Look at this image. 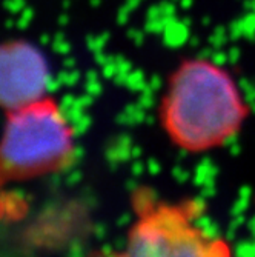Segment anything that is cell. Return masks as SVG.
<instances>
[{"mask_svg":"<svg viewBox=\"0 0 255 257\" xmlns=\"http://www.w3.org/2000/svg\"><path fill=\"white\" fill-rule=\"evenodd\" d=\"M198 216L191 202L143 200L122 248L103 257H230L227 243Z\"/></svg>","mask_w":255,"mask_h":257,"instance_id":"obj_2","label":"cell"},{"mask_svg":"<svg viewBox=\"0 0 255 257\" xmlns=\"http://www.w3.org/2000/svg\"><path fill=\"white\" fill-rule=\"evenodd\" d=\"M230 257H232V255H230Z\"/></svg>","mask_w":255,"mask_h":257,"instance_id":"obj_5","label":"cell"},{"mask_svg":"<svg viewBox=\"0 0 255 257\" xmlns=\"http://www.w3.org/2000/svg\"><path fill=\"white\" fill-rule=\"evenodd\" d=\"M50 66L43 53L28 42L0 45V106L8 112L46 99Z\"/></svg>","mask_w":255,"mask_h":257,"instance_id":"obj_4","label":"cell"},{"mask_svg":"<svg viewBox=\"0 0 255 257\" xmlns=\"http://www.w3.org/2000/svg\"><path fill=\"white\" fill-rule=\"evenodd\" d=\"M246 114L232 77L206 60H192L178 68L161 111L166 134L188 153L223 147L240 131Z\"/></svg>","mask_w":255,"mask_h":257,"instance_id":"obj_1","label":"cell"},{"mask_svg":"<svg viewBox=\"0 0 255 257\" xmlns=\"http://www.w3.org/2000/svg\"><path fill=\"white\" fill-rule=\"evenodd\" d=\"M74 150L65 114L50 100L11 111L0 137V167L16 177L56 171Z\"/></svg>","mask_w":255,"mask_h":257,"instance_id":"obj_3","label":"cell"}]
</instances>
